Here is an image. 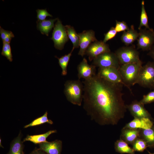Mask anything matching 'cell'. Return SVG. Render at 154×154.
I'll use <instances>...</instances> for the list:
<instances>
[{"label": "cell", "mask_w": 154, "mask_h": 154, "mask_svg": "<svg viewBox=\"0 0 154 154\" xmlns=\"http://www.w3.org/2000/svg\"><path fill=\"white\" fill-rule=\"evenodd\" d=\"M143 105L140 102L134 100L129 105H127L131 115L134 118H149L150 119L151 115L144 107Z\"/></svg>", "instance_id": "13"}, {"label": "cell", "mask_w": 154, "mask_h": 154, "mask_svg": "<svg viewBox=\"0 0 154 154\" xmlns=\"http://www.w3.org/2000/svg\"><path fill=\"white\" fill-rule=\"evenodd\" d=\"M74 49V48H73L70 52L60 58L56 56H55V57L58 59V64L62 69V76H65L67 74V67L72 53Z\"/></svg>", "instance_id": "24"}, {"label": "cell", "mask_w": 154, "mask_h": 154, "mask_svg": "<svg viewBox=\"0 0 154 154\" xmlns=\"http://www.w3.org/2000/svg\"><path fill=\"white\" fill-rule=\"evenodd\" d=\"M14 37V35L13 33H12L11 34L7 37L3 42L10 43L12 38Z\"/></svg>", "instance_id": "35"}, {"label": "cell", "mask_w": 154, "mask_h": 154, "mask_svg": "<svg viewBox=\"0 0 154 154\" xmlns=\"http://www.w3.org/2000/svg\"><path fill=\"white\" fill-rule=\"evenodd\" d=\"M141 129H133L123 127L121 131L120 138L127 144L132 145L140 137Z\"/></svg>", "instance_id": "16"}, {"label": "cell", "mask_w": 154, "mask_h": 154, "mask_svg": "<svg viewBox=\"0 0 154 154\" xmlns=\"http://www.w3.org/2000/svg\"><path fill=\"white\" fill-rule=\"evenodd\" d=\"M36 11L37 13V18L38 21L45 20L47 17H52L51 15L50 14L47 12L46 9H38L36 10Z\"/></svg>", "instance_id": "30"}, {"label": "cell", "mask_w": 154, "mask_h": 154, "mask_svg": "<svg viewBox=\"0 0 154 154\" xmlns=\"http://www.w3.org/2000/svg\"><path fill=\"white\" fill-rule=\"evenodd\" d=\"M51 39L53 41L54 47L59 50L63 49L64 44L69 40L65 26L58 18L54 27Z\"/></svg>", "instance_id": "7"}, {"label": "cell", "mask_w": 154, "mask_h": 154, "mask_svg": "<svg viewBox=\"0 0 154 154\" xmlns=\"http://www.w3.org/2000/svg\"><path fill=\"white\" fill-rule=\"evenodd\" d=\"M111 51L109 45L103 41L97 40L91 43L87 48L85 54L91 61L96 57L104 52Z\"/></svg>", "instance_id": "11"}, {"label": "cell", "mask_w": 154, "mask_h": 154, "mask_svg": "<svg viewBox=\"0 0 154 154\" xmlns=\"http://www.w3.org/2000/svg\"><path fill=\"white\" fill-rule=\"evenodd\" d=\"M153 126V123L149 118H134L124 127L133 129H146L152 128Z\"/></svg>", "instance_id": "15"}, {"label": "cell", "mask_w": 154, "mask_h": 154, "mask_svg": "<svg viewBox=\"0 0 154 154\" xmlns=\"http://www.w3.org/2000/svg\"><path fill=\"white\" fill-rule=\"evenodd\" d=\"M78 34L79 37L80 47L78 54L83 57L85 54L86 50L89 46L97 40L95 36V32L92 30L84 31Z\"/></svg>", "instance_id": "10"}, {"label": "cell", "mask_w": 154, "mask_h": 154, "mask_svg": "<svg viewBox=\"0 0 154 154\" xmlns=\"http://www.w3.org/2000/svg\"><path fill=\"white\" fill-rule=\"evenodd\" d=\"M139 35V32L135 29L134 26L131 25L128 30L123 32L120 38L122 42L128 46L137 40Z\"/></svg>", "instance_id": "17"}, {"label": "cell", "mask_w": 154, "mask_h": 154, "mask_svg": "<svg viewBox=\"0 0 154 154\" xmlns=\"http://www.w3.org/2000/svg\"><path fill=\"white\" fill-rule=\"evenodd\" d=\"M139 102L143 105L154 102V91L143 95L142 99Z\"/></svg>", "instance_id": "29"}, {"label": "cell", "mask_w": 154, "mask_h": 154, "mask_svg": "<svg viewBox=\"0 0 154 154\" xmlns=\"http://www.w3.org/2000/svg\"><path fill=\"white\" fill-rule=\"evenodd\" d=\"M141 11L140 16V22L138 29H140L143 26L145 28L150 29H151L148 24V17L145 7V2L142 0L141 2Z\"/></svg>", "instance_id": "25"}, {"label": "cell", "mask_w": 154, "mask_h": 154, "mask_svg": "<svg viewBox=\"0 0 154 154\" xmlns=\"http://www.w3.org/2000/svg\"><path fill=\"white\" fill-rule=\"evenodd\" d=\"M38 145L39 149L48 154H61L62 148V142L61 140L46 141L41 143Z\"/></svg>", "instance_id": "14"}, {"label": "cell", "mask_w": 154, "mask_h": 154, "mask_svg": "<svg viewBox=\"0 0 154 154\" xmlns=\"http://www.w3.org/2000/svg\"><path fill=\"white\" fill-rule=\"evenodd\" d=\"M142 64L141 61L121 65L118 69L123 82L131 93L132 91L130 87L137 84Z\"/></svg>", "instance_id": "2"}, {"label": "cell", "mask_w": 154, "mask_h": 154, "mask_svg": "<svg viewBox=\"0 0 154 154\" xmlns=\"http://www.w3.org/2000/svg\"><path fill=\"white\" fill-rule=\"evenodd\" d=\"M147 143V147H154V128L141 129L140 137Z\"/></svg>", "instance_id": "21"}, {"label": "cell", "mask_w": 154, "mask_h": 154, "mask_svg": "<svg viewBox=\"0 0 154 154\" xmlns=\"http://www.w3.org/2000/svg\"><path fill=\"white\" fill-rule=\"evenodd\" d=\"M137 84L143 87L154 89V62H148L142 66Z\"/></svg>", "instance_id": "5"}, {"label": "cell", "mask_w": 154, "mask_h": 154, "mask_svg": "<svg viewBox=\"0 0 154 154\" xmlns=\"http://www.w3.org/2000/svg\"><path fill=\"white\" fill-rule=\"evenodd\" d=\"M148 152L149 153V154H154V153H151L149 151H148Z\"/></svg>", "instance_id": "37"}, {"label": "cell", "mask_w": 154, "mask_h": 154, "mask_svg": "<svg viewBox=\"0 0 154 154\" xmlns=\"http://www.w3.org/2000/svg\"><path fill=\"white\" fill-rule=\"evenodd\" d=\"M82 83L83 108L91 120L102 125H116L127 109L122 98L123 86L109 82L97 74Z\"/></svg>", "instance_id": "1"}, {"label": "cell", "mask_w": 154, "mask_h": 154, "mask_svg": "<svg viewBox=\"0 0 154 154\" xmlns=\"http://www.w3.org/2000/svg\"><path fill=\"white\" fill-rule=\"evenodd\" d=\"M149 51L147 54L154 61V45Z\"/></svg>", "instance_id": "36"}, {"label": "cell", "mask_w": 154, "mask_h": 154, "mask_svg": "<svg viewBox=\"0 0 154 154\" xmlns=\"http://www.w3.org/2000/svg\"><path fill=\"white\" fill-rule=\"evenodd\" d=\"M64 93L67 100L73 104L80 106L83 100L84 86L80 80H68L64 84Z\"/></svg>", "instance_id": "3"}, {"label": "cell", "mask_w": 154, "mask_h": 154, "mask_svg": "<svg viewBox=\"0 0 154 154\" xmlns=\"http://www.w3.org/2000/svg\"><path fill=\"white\" fill-rule=\"evenodd\" d=\"M128 144L120 138L115 143L114 147L116 151L121 154H135V151L133 148L129 146Z\"/></svg>", "instance_id": "22"}, {"label": "cell", "mask_w": 154, "mask_h": 154, "mask_svg": "<svg viewBox=\"0 0 154 154\" xmlns=\"http://www.w3.org/2000/svg\"><path fill=\"white\" fill-rule=\"evenodd\" d=\"M117 33L114 27H111L107 33L104 34V37L103 40V42L106 43L108 40L114 38Z\"/></svg>", "instance_id": "32"}, {"label": "cell", "mask_w": 154, "mask_h": 154, "mask_svg": "<svg viewBox=\"0 0 154 154\" xmlns=\"http://www.w3.org/2000/svg\"><path fill=\"white\" fill-rule=\"evenodd\" d=\"M92 65L99 68L114 67L119 69L121 64L115 52L111 51L102 53L93 60Z\"/></svg>", "instance_id": "6"}, {"label": "cell", "mask_w": 154, "mask_h": 154, "mask_svg": "<svg viewBox=\"0 0 154 154\" xmlns=\"http://www.w3.org/2000/svg\"><path fill=\"white\" fill-rule=\"evenodd\" d=\"M1 55L5 56L10 62L13 61V56L10 43L3 42Z\"/></svg>", "instance_id": "28"}, {"label": "cell", "mask_w": 154, "mask_h": 154, "mask_svg": "<svg viewBox=\"0 0 154 154\" xmlns=\"http://www.w3.org/2000/svg\"><path fill=\"white\" fill-rule=\"evenodd\" d=\"M115 28L117 32L124 31L128 30L129 28L126 22L124 21H119L116 20Z\"/></svg>", "instance_id": "31"}, {"label": "cell", "mask_w": 154, "mask_h": 154, "mask_svg": "<svg viewBox=\"0 0 154 154\" xmlns=\"http://www.w3.org/2000/svg\"><path fill=\"white\" fill-rule=\"evenodd\" d=\"M69 39L71 41L74 48H78L79 46V37L78 34L76 33L73 27L70 25L65 26Z\"/></svg>", "instance_id": "23"}, {"label": "cell", "mask_w": 154, "mask_h": 154, "mask_svg": "<svg viewBox=\"0 0 154 154\" xmlns=\"http://www.w3.org/2000/svg\"><path fill=\"white\" fill-rule=\"evenodd\" d=\"M139 37L137 39V49L144 51H149L154 45V31L153 29L141 28L139 30Z\"/></svg>", "instance_id": "8"}, {"label": "cell", "mask_w": 154, "mask_h": 154, "mask_svg": "<svg viewBox=\"0 0 154 154\" xmlns=\"http://www.w3.org/2000/svg\"><path fill=\"white\" fill-rule=\"evenodd\" d=\"M12 33L11 31L5 30L0 27V37L3 41Z\"/></svg>", "instance_id": "33"}, {"label": "cell", "mask_w": 154, "mask_h": 154, "mask_svg": "<svg viewBox=\"0 0 154 154\" xmlns=\"http://www.w3.org/2000/svg\"><path fill=\"white\" fill-rule=\"evenodd\" d=\"M96 67L93 65H89L87 60L84 58L77 67L78 79L83 78L87 79L96 75Z\"/></svg>", "instance_id": "12"}, {"label": "cell", "mask_w": 154, "mask_h": 154, "mask_svg": "<svg viewBox=\"0 0 154 154\" xmlns=\"http://www.w3.org/2000/svg\"><path fill=\"white\" fill-rule=\"evenodd\" d=\"M29 154H48L45 152L39 149L35 148Z\"/></svg>", "instance_id": "34"}, {"label": "cell", "mask_w": 154, "mask_h": 154, "mask_svg": "<svg viewBox=\"0 0 154 154\" xmlns=\"http://www.w3.org/2000/svg\"></svg>", "instance_id": "38"}, {"label": "cell", "mask_w": 154, "mask_h": 154, "mask_svg": "<svg viewBox=\"0 0 154 154\" xmlns=\"http://www.w3.org/2000/svg\"><path fill=\"white\" fill-rule=\"evenodd\" d=\"M57 19V18L54 19H50L45 20L42 21L37 22V27L42 34H45L48 36L49 33L52 29L54 27V22Z\"/></svg>", "instance_id": "19"}, {"label": "cell", "mask_w": 154, "mask_h": 154, "mask_svg": "<svg viewBox=\"0 0 154 154\" xmlns=\"http://www.w3.org/2000/svg\"><path fill=\"white\" fill-rule=\"evenodd\" d=\"M132 145V148L135 151L143 152L148 147L146 142L140 138H137L134 141Z\"/></svg>", "instance_id": "27"}, {"label": "cell", "mask_w": 154, "mask_h": 154, "mask_svg": "<svg viewBox=\"0 0 154 154\" xmlns=\"http://www.w3.org/2000/svg\"><path fill=\"white\" fill-rule=\"evenodd\" d=\"M56 132L57 131L56 130H51L42 134L35 135H28L22 141L23 143L25 141H29L35 144H39L47 141L46 139L50 135Z\"/></svg>", "instance_id": "20"}, {"label": "cell", "mask_w": 154, "mask_h": 154, "mask_svg": "<svg viewBox=\"0 0 154 154\" xmlns=\"http://www.w3.org/2000/svg\"><path fill=\"white\" fill-rule=\"evenodd\" d=\"M97 74L109 82L121 84L127 87L122 80L118 69L116 68H99Z\"/></svg>", "instance_id": "9"}, {"label": "cell", "mask_w": 154, "mask_h": 154, "mask_svg": "<svg viewBox=\"0 0 154 154\" xmlns=\"http://www.w3.org/2000/svg\"><path fill=\"white\" fill-rule=\"evenodd\" d=\"M115 53L121 65L142 61L139 58V52L134 45L120 47Z\"/></svg>", "instance_id": "4"}, {"label": "cell", "mask_w": 154, "mask_h": 154, "mask_svg": "<svg viewBox=\"0 0 154 154\" xmlns=\"http://www.w3.org/2000/svg\"><path fill=\"white\" fill-rule=\"evenodd\" d=\"M47 114V112L46 111L43 116L35 119L29 124L25 125L24 128H27L30 127L37 126L45 123L52 124L53 122L51 120L48 119Z\"/></svg>", "instance_id": "26"}, {"label": "cell", "mask_w": 154, "mask_h": 154, "mask_svg": "<svg viewBox=\"0 0 154 154\" xmlns=\"http://www.w3.org/2000/svg\"><path fill=\"white\" fill-rule=\"evenodd\" d=\"M22 134L20 132L18 135L12 141L9 151L7 154H24V145L21 140Z\"/></svg>", "instance_id": "18"}]
</instances>
